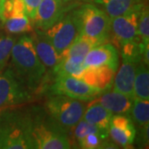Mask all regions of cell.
<instances>
[{"label": "cell", "mask_w": 149, "mask_h": 149, "mask_svg": "<svg viewBox=\"0 0 149 149\" xmlns=\"http://www.w3.org/2000/svg\"><path fill=\"white\" fill-rule=\"evenodd\" d=\"M95 46L97 45L90 38L77 35L73 42L61 56V58L65 57L75 63L83 64L85 56Z\"/></svg>", "instance_id": "18"}, {"label": "cell", "mask_w": 149, "mask_h": 149, "mask_svg": "<svg viewBox=\"0 0 149 149\" xmlns=\"http://www.w3.org/2000/svg\"><path fill=\"white\" fill-rule=\"evenodd\" d=\"M104 93L94 100L113 114H129L133 106V98L114 91Z\"/></svg>", "instance_id": "16"}, {"label": "cell", "mask_w": 149, "mask_h": 149, "mask_svg": "<svg viewBox=\"0 0 149 149\" xmlns=\"http://www.w3.org/2000/svg\"><path fill=\"white\" fill-rule=\"evenodd\" d=\"M71 15L77 35L90 38L96 45L108 42L111 38V18L100 8L85 3L72 11Z\"/></svg>", "instance_id": "3"}, {"label": "cell", "mask_w": 149, "mask_h": 149, "mask_svg": "<svg viewBox=\"0 0 149 149\" xmlns=\"http://www.w3.org/2000/svg\"><path fill=\"white\" fill-rule=\"evenodd\" d=\"M33 100V92L22 81L11 66L0 74V109L20 106Z\"/></svg>", "instance_id": "6"}, {"label": "cell", "mask_w": 149, "mask_h": 149, "mask_svg": "<svg viewBox=\"0 0 149 149\" xmlns=\"http://www.w3.org/2000/svg\"><path fill=\"white\" fill-rule=\"evenodd\" d=\"M144 3L142 2L122 15L111 18V35L113 45L120 47L124 43L139 41L138 23L140 12Z\"/></svg>", "instance_id": "7"}, {"label": "cell", "mask_w": 149, "mask_h": 149, "mask_svg": "<svg viewBox=\"0 0 149 149\" xmlns=\"http://www.w3.org/2000/svg\"><path fill=\"white\" fill-rule=\"evenodd\" d=\"M59 1H61V3H70V2H71V1H73V0H59Z\"/></svg>", "instance_id": "31"}, {"label": "cell", "mask_w": 149, "mask_h": 149, "mask_svg": "<svg viewBox=\"0 0 149 149\" xmlns=\"http://www.w3.org/2000/svg\"><path fill=\"white\" fill-rule=\"evenodd\" d=\"M11 68L33 93L40 87L47 68L37 56L31 35L17 40L11 52Z\"/></svg>", "instance_id": "2"}, {"label": "cell", "mask_w": 149, "mask_h": 149, "mask_svg": "<svg viewBox=\"0 0 149 149\" xmlns=\"http://www.w3.org/2000/svg\"><path fill=\"white\" fill-rule=\"evenodd\" d=\"M139 62L122 58V65L113 82V91L133 98V82Z\"/></svg>", "instance_id": "15"}, {"label": "cell", "mask_w": 149, "mask_h": 149, "mask_svg": "<svg viewBox=\"0 0 149 149\" xmlns=\"http://www.w3.org/2000/svg\"><path fill=\"white\" fill-rule=\"evenodd\" d=\"M103 7L104 11L110 18L122 15L140 3L141 0H95Z\"/></svg>", "instance_id": "20"}, {"label": "cell", "mask_w": 149, "mask_h": 149, "mask_svg": "<svg viewBox=\"0 0 149 149\" xmlns=\"http://www.w3.org/2000/svg\"><path fill=\"white\" fill-rule=\"evenodd\" d=\"M129 116L134 126L142 127L149 123V100L133 98V103Z\"/></svg>", "instance_id": "22"}, {"label": "cell", "mask_w": 149, "mask_h": 149, "mask_svg": "<svg viewBox=\"0 0 149 149\" xmlns=\"http://www.w3.org/2000/svg\"><path fill=\"white\" fill-rule=\"evenodd\" d=\"M3 25L6 32L12 34L32 33L34 30L33 22L27 15L8 17L3 21Z\"/></svg>", "instance_id": "21"}, {"label": "cell", "mask_w": 149, "mask_h": 149, "mask_svg": "<svg viewBox=\"0 0 149 149\" xmlns=\"http://www.w3.org/2000/svg\"><path fill=\"white\" fill-rule=\"evenodd\" d=\"M89 102L90 103L86 105L82 118L99 128L109 130V122L113 113L95 100Z\"/></svg>", "instance_id": "17"}, {"label": "cell", "mask_w": 149, "mask_h": 149, "mask_svg": "<svg viewBox=\"0 0 149 149\" xmlns=\"http://www.w3.org/2000/svg\"><path fill=\"white\" fill-rule=\"evenodd\" d=\"M6 0H0V14L2 13V10H3V4L5 3Z\"/></svg>", "instance_id": "30"}, {"label": "cell", "mask_w": 149, "mask_h": 149, "mask_svg": "<svg viewBox=\"0 0 149 149\" xmlns=\"http://www.w3.org/2000/svg\"><path fill=\"white\" fill-rule=\"evenodd\" d=\"M52 92V95H62L84 102L91 101L103 93L82 80L66 74L56 75Z\"/></svg>", "instance_id": "8"}, {"label": "cell", "mask_w": 149, "mask_h": 149, "mask_svg": "<svg viewBox=\"0 0 149 149\" xmlns=\"http://www.w3.org/2000/svg\"><path fill=\"white\" fill-rule=\"evenodd\" d=\"M148 124H146L142 127H138V130L136 129V135H135V139L134 142L137 143L138 148H148Z\"/></svg>", "instance_id": "28"}, {"label": "cell", "mask_w": 149, "mask_h": 149, "mask_svg": "<svg viewBox=\"0 0 149 149\" xmlns=\"http://www.w3.org/2000/svg\"><path fill=\"white\" fill-rule=\"evenodd\" d=\"M119 64L118 51L109 42L97 45L85 56L83 65L85 67L105 65L117 72Z\"/></svg>", "instance_id": "11"}, {"label": "cell", "mask_w": 149, "mask_h": 149, "mask_svg": "<svg viewBox=\"0 0 149 149\" xmlns=\"http://www.w3.org/2000/svg\"><path fill=\"white\" fill-rule=\"evenodd\" d=\"M31 37L36 52L42 63L46 68L53 70L61 60V56L48 40L44 31L34 27Z\"/></svg>", "instance_id": "13"}, {"label": "cell", "mask_w": 149, "mask_h": 149, "mask_svg": "<svg viewBox=\"0 0 149 149\" xmlns=\"http://www.w3.org/2000/svg\"><path fill=\"white\" fill-rule=\"evenodd\" d=\"M133 98L149 100V72L148 65L143 61L139 62L135 70L133 82Z\"/></svg>", "instance_id": "19"}, {"label": "cell", "mask_w": 149, "mask_h": 149, "mask_svg": "<svg viewBox=\"0 0 149 149\" xmlns=\"http://www.w3.org/2000/svg\"><path fill=\"white\" fill-rule=\"evenodd\" d=\"M44 32L61 56L77 36V30L71 13L65 14L61 19L45 30Z\"/></svg>", "instance_id": "9"}, {"label": "cell", "mask_w": 149, "mask_h": 149, "mask_svg": "<svg viewBox=\"0 0 149 149\" xmlns=\"http://www.w3.org/2000/svg\"><path fill=\"white\" fill-rule=\"evenodd\" d=\"M64 5L59 0H42L33 22L34 27L45 31L53 26L66 13Z\"/></svg>", "instance_id": "12"}, {"label": "cell", "mask_w": 149, "mask_h": 149, "mask_svg": "<svg viewBox=\"0 0 149 149\" xmlns=\"http://www.w3.org/2000/svg\"><path fill=\"white\" fill-rule=\"evenodd\" d=\"M83 64L75 63L71 60L65 57H62L56 65L53 68V73L56 74H66L74 76L78 79H80L82 73L85 70Z\"/></svg>", "instance_id": "24"}, {"label": "cell", "mask_w": 149, "mask_h": 149, "mask_svg": "<svg viewBox=\"0 0 149 149\" xmlns=\"http://www.w3.org/2000/svg\"><path fill=\"white\" fill-rule=\"evenodd\" d=\"M15 42V38L12 36L0 34V74L6 69Z\"/></svg>", "instance_id": "25"}, {"label": "cell", "mask_w": 149, "mask_h": 149, "mask_svg": "<svg viewBox=\"0 0 149 149\" xmlns=\"http://www.w3.org/2000/svg\"><path fill=\"white\" fill-rule=\"evenodd\" d=\"M86 105L85 102L79 100L53 95L47 100L44 109L55 122L70 132L82 118Z\"/></svg>", "instance_id": "5"}, {"label": "cell", "mask_w": 149, "mask_h": 149, "mask_svg": "<svg viewBox=\"0 0 149 149\" xmlns=\"http://www.w3.org/2000/svg\"><path fill=\"white\" fill-rule=\"evenodd\" d=\"M116 71L105 65L85 67L80 80L103 93L113 85Z\"/></svg>", "instance_id": "14"}, {"label": "cell", "mask_w": 149, "mask_h": 149, "mask_svg": "<svg viewBox=\"0 0 149 149\" xmlns=\"http://www.w3.org/2000/svg\"><path fill=\"white\" fill-rule=\"evenodd\" d=\"M32 138L36 149L71 148L68 132L54 121L44 108L33 107Z\"/></svg>", "instance_id": "4"}, {"label": "cell", "mask_w": 149, "mask_h": 149, "mask_svg": "<svg viewBox=\"0 0 149 149\" xmlns=\"http://www.w3.org/2000/svg\"><path fill=\"white\" fill-rule=\"evenodd\" d=\"M138 34L143 44L149 43V11L146 5H143L139 14Z\"/></svg>", "instance_id": "26"}, {"label": "cell", "mask_w": 149, "mask_h": 149, "mask_svg": "<svg viewBox=\"0 0 149 149\" xmlns=\"http://www.w3.org/2000/svg\"><path fill=\"white\" fill-rule=\"evenodd\" d=\"M0 23H2V22H1V19H0Z\"/></svg>", "instance_id": "32"}, {"label": "cell", "mask_w": 149, "mask_h": 149, "mask_svg": "<svg viewBox=\"0 0 149 149\" xmlns=\"http://www.w3.org/2000/svg\"><path fill=\"white\" fill-rule=\"evenodd\" d=\"M104 139H104L100 135L90 133L79 140L77 142V145L78 148L82 149L100 148V146Z\"/></svg>", "instance_id": "27"}, {"label": "cell", "mask_w": 149, "mask_h": 149, "mask_svg": "<svg viewBox=\"0 0 149 149\" xmlns=\"http://www.w3.org/2000/svg\"><path fill=\"white\" fill-rule=\"evenodd\" d=\"M109 134L118 146L132 147L136 135V127L129 114H113L109 126Z\"/></svg>", "instance_id": "10"}, {"label": "cell", "mask_w": 149, "mask_h": 149, "mask_svg": "<svg viewBox=\"0 0 149 149\" xmlns=\"http://www.w3.org/2000/svg\"><path fill=\"white\" fill-rule=\"evenodd\" d=\"M72 130H73V138L76 143L90 133L100 135L104 139H109V130L99 128L95 125L85 121L83 118H81L80 121L75 124V126L72 128Z\"/></svg>", "instance_id": "23"}, {"label": "cell", "mask_w": 149, "mask_h": 149, "mask_svg": "<svg viewBox=\"0 0 149 149\" xmlns=\"http://www.w3.org/2000/svg\"><path fill=\"white\" fill-rule=\"evenodd\" d=\"M0 149H36L32 109L18 105L0 109Z\"/></svg>", "instance_id": "1"}, {"label": "cell", "mask_w": 149, "mask_h": 149, "mask_svg": "<svg viewBox=\"0 0 149 149\" xmlns=\"http://www.w3.org/2000/svg\"><path fill=\"white\" fill-rule=\"evenodd\" d=\"M24 7H25V13L32 22H34L35 17L37 14V8L42 0H22Z\"/></svg>", "instance_id": "29"}]
</instances>
